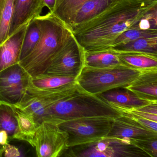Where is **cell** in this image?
<instances>
[{"label": "cell", "instance_id": "obj_17", "mask_svg": "<svg viewBox=\"0 0 157 157\" xmlns=\"http://www.w3.org/2000/svg\"><path fill=\"white\" fill-rule=\"evenodd\" d=\"M84 66L97 68L115 67L121 64L116 53L110 48L84 51Z\"/></svg>", "mask_w": 157, "mask_h": 157}, {"label": "cell", "instance_id": "obj_19", "mask_svg": "<svg viewBox=\"0 0 157 157\" xmlns=\"http://www.w3.org/2000/svg\"><path fill=\"white\" fill-rule=\"evenodd\" d=\"M110 48L119 53H140L157 57V36L141 37L124 44Z\"/></svg>", "mask_w": 157, "mask_h": 157}, {"label": "cell", "instance_id": "obj_33", "mask_svg": "<svg viewBox=\"0 0 157 157\" xmlns=\"http://www.w3.org/2000/svg\"><path fill=\"white\" fill-rule=\"evenodd\" d=\"M4 151V146L0 145V157L3 156Z\"/></svg>", "mask_w": 157, "mask_h": 157}, {"label": "cell", "instance_id": "obj_1", "mask_svg": "<svg viewBox=\"0 0 157 157\" xmlns=\"http://www.w3.org/2000/svg\"><path fill=\"white\" fill-rule=\"evenodd\" d=\"M157 3V0H119L72 33L84 51L108 49L118 36Z\"/></svg>", "mask_w": 157, "mask_h": 157}, {"label": "cell", "instance_id": "obj_10", "mask_svg": "<svg viewBox=\"0 0 157 157\" xmlns=\"http://www.w3.org/2000/svg\"><path fill=\"white\" fill-rule=\"evenodd\" d=\"M106 137L130 142L133 140L157 137V132L144 127L128 116L122 113L120 116L114 118L111 130Z\"/></svg>", "mask_w": 157, "mask_h": 157}, {"label": "cell", "instance_id": "obj_25", "mask_svg": "<svg viewBox=\"0 0 157 157\" xmlns=\"http://www.w3.org/2000/svg\"><path fill=\"white\" fill-rule=\"evenodd\" d=\"M157 36V31L129 28L118 36L111 44L110 48L124 44L141 37Z\"/></svg>", "mask_w": 157, "mask_h": 157}, {"label": "cell", "instance_id": "obj_3", "mask_svg": "<svg viewBox=\"0 0 157 157\" xmlns=\"http://www.w3.org/2000/svg\"><path fill=\"white\" fill-rule=\"evenodd\" d=\"M121 115L100 96L87 92L79 86L74 93L50 106L43 121L58 125L72 119L93 117L115 118Z\"/></svg>", "mask_w": 157, "mask_h": 157}, {"label": "cell", "instance_id": "obj_32", "mask_svg": "<svg viewBox=\"0 0 157 157\" xmlns=\"http://www.w3.org/2000/svg\"><path fill=\"white\" fill-rule=\"evenodd\" d=\"M45 7H47L52 13L55 9L56 0H43Z\"/></svg>", "mask_w": 157, "mask_h": 157}, {"label": "cell", "instance_id": "obj_29", "mask_svg": "<svg viewBox=\"0 0 157 157\" xmlns=\"http://www.w3.org/2000/svg\"><path fill=\"white\" fill-rule=\"evenodd\" d=\"M122 113L128 116L144 127L154 132H157V122L146 119L144 117L128 112H122Z\"/></svg>", "mask_w": 157, "mask_h": 157}, {"label": "cell", "instance_id": "obj_16", "mask_svg": "<svg viewBox=\"0 0 157 157\" xmlns=\"http://www.w3.org/2000/svg\"><path fill=\"white\" fill-rule=\"evenodd\" d=\"M10 105L15 114L18 123V132L15 140H23L30 144L40 124L36 121L33 116L17 105Z\"/></svg>", "mask_w": 157, "mask_h": 157}, {"label": "cell", "instance_id": "obj_5", "mask_svg": "<svg viewBox=\"0 0 157 157\" xmlns=\"http://www.w3.org/2000/svg\"><path fill=\"white\" fill-rule=\"evenodd\" d=\"M61 157H150L130 141L103 138L92 143L69 147Z\"/></svg>", "mask_w": 157, "mask_h": 157}, {"label": "cell", "instance_id": "obj_20", "mask_svg": "<svg viewBox=\"0 0 157 157\" xmlns=\"http://www.w3.org/2000/svg\"><path fill=\"white\" fill-rule=\"evenodd\" d=\"M41 29L37 18L27 25L21 48L19 62L30 55L35 48L41 36Z\"/></svg>", "mask_w": 157, "mask_h": 157}, {"label": "cell", "instance_id": "obj_18", "mask_svg": "<svg viewBox=\"0 0 157 157\" xmlns=\"http://www.w3.org/2000/svg\"><path fill=\"white\" fill-rule=\"evenodd\" d=\"M115 52L121 65L128 67L141 71L157 69V57L140 53Z\"/></svg>", "mask_w": 157, "mask_h": 157}, {"label": "cell", "instance_id": "obj_13", "mask_svg": "<svg viewBox=\"0 0 157 157\" xmlns=\"http://www.w3.org/2000/svg\"><path fill=\"white\" fill-rule=\"evenodd\" d=\"M97 95L120 112L139 108L152 103L140 99L124 87L114 88Z\"/></svg>", "mask_w": 157, "mask_h": 157}, {"label": "cell", "instance_id": "obj_11", "mask_svg": "<svg viewBox=\"0 0 157 157\" xmlns=\"http://www.w3.org/2000/svg\"><path fill=\"white\" fill-rule=\"evenodd\" d=\"M45 7L43 0H14L13 12L9 37L41 16Z\"/></svg>", "mask_w": 157, "mask_h": 157}, {"label": "cell", "instance_id": "obj_4", "mask_svg": "<svg viewBox=\"0 0 157 157\" xmlns=\"http://www.w3.org/2000/svg\"><path fill=\"white\" fill-rule=\"evenodd\" d=\"M141 72L121 64L104 68L84 66L76 82L83 90L97 95L114 88H126Z\"/></svg>", "mask_w": 157, "mask_h": 157}, {"label": "cell", "instance_id": "obj_22", "mask_svg": "<svg viewBox=\"0 0 157 157\" xmlns=\"http://www.w3.org/2000/svg\"><path fill=\"white\" fill-rule=\"evenodd\" d=\"M5 130L10 141L15 140L18 132V123L15 114L9 104L0 102V130Z\"/></svg>", "mask_w": 157, "mask_h": 157}, {"label": "cell", "instance_id": "obj_23", "mask_svg": "<svg viewBox=\"0 0 157 157\" xmlns=\"http://www.w3.org/2000/svg\"><path fill=\"white\" fill-rule=\"evenodd\" d=\"M14 0H0V45L9 38Z\"/></svg>", "mask_w": 157, "mask_h": 157}, {"label": "cell", "instance_id": "obj_24", "mask_svg": "<svg viewBox=\"0 0 157 157\" xmlns=\"http://www.w3.org/2000/svg\"><path fill=\"white\" fill-rule=\"evenodd\" d=\"M33 84L42 89L59 88L76 82V78L59 75H42L32 79Z\"/></svg>", "mask_w": 157, "mask_h": 157}, {"label": "cell", "instance_id": "obj_27", "mask_svg": "<svg viewBox=\"0 0 157 157\" xmlns=\"http://www.w3.org/2000/svg\"><path fill=\"white\" fill-rule=\"evenodd\" d=\"M122 112H128L146 119L157 122V102H152L144 106L128 110H123Z\"/></svg>", "mask_w": 157, "mask_h": 157}, {"label": "cell", "instance_id": "obj_30", "mask_svg": "<svg viewBox=\"0 0 157 157\" xmlns=\"http://www.w3.org/2000/svg\"><path fill=\"white\" fill-rule=\"evenodd\" d=\"M3 156L6 157H18L21 156L19 149L10 144L4 146V151Z\"/></svg>", "mask_w": 157, "mask_h": 157}, {"label": "cell", "instance_id": "obj_26", "mask_svg": "<svg viewBox=\"0 0 157 157\" xmlns=\"http://www.w3.org/2000/svg\"><path fill=\"white\" fill-rule=\"evenodd\" d=\"M130 28L157 31V3L147 10Z\"/></svg>", "mask_w": 157, "mask_h": 157}, {"label": "cell", "instance_id": "obj_8", "mask_svg": "<svg viewBox=\"0 0 157 157\" xmlns=\"http://www.w3.org/2000/svg\"><path fill=\"white\" fill-rule=\"evenodd\" d=\"M39 157H61L69 148L67 138L58 125L43 121L31 141Z\"/></svg>", "mask_w": 157, "mask_h": 157}, {"label": "cell", "instance_id": "obj_7", "mask_svg": "<svg viewBox=\"0 0 157 157\" xmlns=\"http://www.w3.org/2000/svg\"><path fill=\"white\" fill-rule=\"evenodd\" d=\"M84 49L71 33L61 49L52 58L44 74L77 78L84 67Z\"/></svg>", "mask_w": 157, "mask_h": 157}, {"label": "cell", "instance_id": "obj_12", "mask_svg": "<svg viewBox=\"0 0 157 157\" xmlns=\"http://www.w3.org/2000/svg\"><path fill=\"white\" fill-rule=\"evenodd\" d=\"M119 0H88L77 10L68 28L73 33L113 7Z\"/></svg>", "mask_w": 157, "mask_h": 157}, {"label": "cell", "instance_id": "obj_14", "mask_svg": "<svg viewBox=\"0 0 157 157\" xmlns=\"http://www.w3.org/2000/svg\"><path fill=\"white\" fill-rule=\"evenodd\" d=\"M126 88L142 100L157 102V69L141 71Z\"/></svg>", "mask_w": 157, "mask_h": 157}, {"label": "cell", "instance_id": "obj_15", "mask_svg": "<svg viewBox=\"0 0 157 157\" xmlns=\"http://www.w3.org/2000/svg\"><path fill=\"white\" fill-rule=\"evenodd\" d=\"M26 27L21 28L0 45V71L19 63Z\"/></svg>", "mask_w": 157, "mask_h": 157}, {"label": "cell", "instance_id": "obj_31", "mask_svg": "<svg viewBox=\"0 0 157 157\" xmlns=\"http://www.w3.org/2000/svg\"><path fill=\"white\" fill-rule=\"evenodd\" d=\"M10 140L9 135L5 130H0V145L5 146L9 144Z\"/></svg>", "mask_w": 157, "mask_h": 157}, {"label": "cell", "instance_id": "obj_21", "mask_svg": "<svg viewBox=\"0 0 157 157\" xmlns=\"http://www.w3.org/2000/svg\"><path fill=\"white\" fill-rule=\"evenodd\" d=\"M88 0H56L52 13L68 27L77 10Z\"/></svg>", "mask_w": 157, "mask_h": 157}, {"label": "cell", "instance_id": "obj_2", "mask_svg": "<svg viewBox=\"0 0 157 157\" xmlns=\"http://www.w3.org/2000/svg\"><path fill=\"white\" fill-rule=\"evenodd\" d=\"M36 18L41 29L39 42L33 52L19 62L32 79L44 74L52 58L72 33L66 25L51 13Z\"/></svg>", "mask_w": 157, "mask_h": 157}, {"label": "cell", "instance_id": "obj_9", "mask_svg": "<svg viewBox=\"0 0 157 157\" xmlns=\"http://www.w3.org/2000/svg\"><path fill=\"white\" fill-rule=\"evenodd\" d=\"M32 80L19 63L0 71V102L13 105L19 103Z\"/></svg>", "mask_w": 157, "mask_h": 157}, {"label": "cell", "instance_id": "obj_6", "mask_svg": "<svg viewBox=\"0 0 157 157\" xmlns=\"http://www.w3.org/2000/svg\"><path fill=\"white\" fill-rule=\"evenodd\" d=\"M114 118L93 117L72 119L59 124L67 138L69 147L92 143L105 137L111 130Z\"/></svg>", "mask_w": 157, "mask_h": 157}, {"label": "cell", "instance_id": "obj_28", "mask_svg": "<svg viewBox=\"0 0 157 157\" xmlns=\"http://www.w3.org/2000/svg\"><path fill=\"white\" fill-rule=\"evenodd\" d=\"M130 142L146 151L150 157H157V137L145 139L133 140Z\"/></svg>", "mask_w": 157, "mask_h": 157}]
</instances>
